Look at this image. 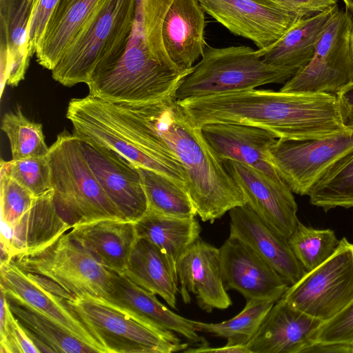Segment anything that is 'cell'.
<instances>
[{"instance_id": "1", "label": "cell", "mask_w": 353, "mask_h": 353, "mask_svg": "<svg viewBox=\"0 0 353 353\" xmlns=\"http://www.w3.org/2000/svg\"><path fill=\"white\" fill-rule=\"evenodd\" d=\"M121 119L133 143L152 158L185 168V187L196 214L213 223L245 199L223 163L193 126L175 94L145 103L118 104Z\"/></svg>"}, {"instance_id": "2", "label": "cell", "mask_w": 353, "mask_h": 353, "mask_svg": "<svg viewBox=\"0 0 353 353\" xmlns=\"http://www.w3.org/2000/svg\"><path fill=\"white\" fill-rule=\"evenodd\" d=\"M193 126L236 123L258 127L277 139H319L351 132L336 95L255 88L178 100Z\"/></svg>"}, {"instance_id": "3", "label": "cell", "mask_w": 353, "mask_h": 353, "mask_svg": "<svg viewBox=\"0 0 353 353\" xmlns=\"http://www.w3.org/2000/svg\"><path fill=\"white\" fill-rule=\"evenodd\" d=\"M172 1L137 0L123 55L108 72L90 79L88 95L114 103H145L175 94L188 74L172 61L163 41V22Z\"/></svg>"}, {"instance_id": "4", "label": "cell", "mask_w": 353, "mask_h": 353, "mask_svg": "<svg viewBox=\"0 0 353 353\" xmlns=\"http://www.w3.org/2000/svg\"><path fill=\"white\" fill-rule=\"evenodd\" d=\"M137 0H101L51 70L65 86L87 83L112 68L123 55L130 38Z\"/></svg>"}, {"instance_id": "5", "label": "cell", "mask_w": 353, "mask_h": 353, "mask_svg": "<svg viewBox=\"0 0 353 353\" xmlns=\"http://www.w3.org/2000/svg\"><path fill=\"white\" fill-rule=\"evenodd\" d=\"M47 156L57 210L71 228L103 219H122L90 169L76 134L66 131L58 134Z\"/></svg>"}, {"instance_id": "6", "label": "cell", "mask_w": 353, "mask_h": 353, "mask_svg": "<svg viewBox=\"0 0 353 353\" xmlns=\"http://www.w3.org/2000/svg\"><path fill=\"white\" fill-rule=\"evenodd\" d=\"M201 60L183 78L175 95L178 100L253 89L290 79L284 71L265 63L248 46H207Z\"/></svg>"}, {"instance_id": "7", "label": "cell", "mask_w": 353, "mask_h": 353, "mask_svg": "<svg viewBox=\"0 0 353 353\" xmlns=\"http://www.w3.org/2000/svg\"><path fill=\"white\" fill-rule=\"evenodd\" d=\"M10 261L22 270L44 277L72 296L103 298L111 271L68 232L33 250L14 255Z\"/></svg>"}, {"instance_id": "8", "label": "cell", "mask_w": 353, "mask_h": 353, "mask_svg": "<svg viewBox=\"0 0 353 353\" xmlns=\"http://www.w3.org/2000/svg\"><path fill=\"white\" fill-rule=\"evenodd\" d=\"M352 31V15L339 9L321 33L310 61L280 91L336 95L353 84Z\"/></svg>"}, {"instance_id": "9", "label": "cell", "mask_w": 353, "mask_h": 353, "mask_svg": "<svg viewBox=\"0 0 353 353\" xmlns=\"http://www.w3.org/2000/svg\"><path fill=\"white\" fill-rule=\"evenodd\" d=\"M68 302L107 353H171L188 347L142 325L101 297L72 296Z\"/></svg>"}, {"instance_id": "10", "label": "cell", "mask_w": 353, "mask_h": 353, "mask_svg": "<svg viewBox=\"0 0 353 353\" xmlns=\"http://www.w3.org/2000/svg\"><path fill=\"white\" fill-rule=\"evenodd\" d=\"M295 308L327 321L353 301V243L340 240L334 254L307 272L282 296Z\"/></svg>"}, {"instance_id": "11", "label": "cell", "mask_w": 353, "mask_h": 353, "mask_svg": "<svg viewBox=\"0 0 353 353\" xmlns=\"http://www.w3.org/2000/svg\"><path fill=\"white\" fill-rule=\"evenodd\" d=\"M353 149V132L319 139H278L270 160L292 191L307 195L310 190L337 161Z\"/></svg>"}, {"instance_id": "12", "label": "cell", "mask_w": 353, "mask_h": 353, "mask_svg": "<svg viewBox=\"0 0 353 353\" xmlns=\"http://www.w3.org/2000/svg\"><path fill=\"white\" fill-rule=\"evenodd\" d=\"M201 8L233 34L265 49L305 19L276 0H198Z\"/></svg>"}, {"instance_id": "13", "label": "cell", "mask_w": 353, "mask_h": 353, "mask_svg": "<svg viewBox=\"0 0 353 353\" xmlns=\"http://www.w3.org/2000/svg\"><path fill=\"white\" fill-rule=\"evenodd\" d=\"M0 287L46 315L98 353H107L68 302L72 296L51 281L25 272L11 261L0 264Z\"/></svg>"}, {"instance_id": "14", "label": "cell", "mask_w": 353, "mask_h": 353, "mask_svg": "<svg viewBox=\"0 0 353 353\" xmlns=\"http://www.w3.org/2000/svg\"><path fill=\"white\" fill-rule=\"evenodd\" d=\"M79 139L90 169L121 218L136 222L143 217L148 203L139 168L111 148Z\"/></svg>"}, {"instance_id": "15", "label": "cell", "mask_w": 353, "mask_h": 353, "mask_svg": "<svg viewBox=\"0 0 353 353\" xmlns=\"http://www.w3.org/2000/svg\"><path fill=\"white\" fill-rule=\"evenodd\" d=\"M223 165L245 203L287 239L300 222L292 191L281 177H272L246 164L226 160Z\"/></svg>"}, {"instance_id": "16", "label": "cell", "mask_w": 353, "mask_h": 353, "mask_svg": "<svg viewBox=\"0 0 353 353\" xmlns=\"http://www.w3.org/2000/svg\"><path fill=\"white\" fill-rule=\"evenodd\" d=\"M111 305L153 331L174 341V333L200 347L207 341L198 334L191 319L184 318L165 306L156 295L128 279L123 273L111 271L109 288L103 298Z\"/></svg>"}, {"instance_id": "17", "label": "cell", "mask_w": 353, "mask_h": 353, "mask_svg": "<svg viewBox=\"0 0 353 353\" xmlns=\"http://www.w3.org/2000/svg\"><path fill=\"white\" fill-rule=\"evenodd\" d=\"M225 290H234L246 300H279L290 285L265 261L239 239L230 235L219 248Z\"/></svg>"}, {"instance_id": "18", "label": "cell", "mask_w": 353, "mask_h": 353, "mask_svg": "<svg viewBox=\"0 0 353 353\" xmlns=\"http://www.w3.org/2000/svg\"><path fill=\"white\" fill-rule=\"evenodd\" d=\"M176 274L179 292L185 304L194 296L198 306L206 312L232 305L222 278L219 248L198 239L179 259Z\"/></svg>"}, {"instance_id": "19", "label": "cell", "mask_w": 353, "mask_h": 353, "mask_svg": "<svg viewBox=\"0 0 353 353\" xmlns=\"http://www.w3.org/2000/svg\"><path fill=\"white\" fill-rule=\"evenodd\" d=\"M230 235L250 246L290 285L307 272L288 239L264 221L247 203L229 211Z\"/></svg>"}, {"instance_id": "20", "label": "cell", "mask_w": 353, "mask_h": 353, "mask_svg": "<svg viewBox=\"0 0 353 353\" xmlns=\"http://www.w3.org/2000/svg\"><path fill=\"white\" fill-rule=\"evenodd\" d=\"M200 129L208 146L222 163L233 160L272 177H281L270 160V150L278 139L270 131L236 123H208Z\"/></svg>"}, {"instance_id": "21", "label": "cell", "mask_w": 353, "mask_h": 353, "mask_svg": "<svg viewBox=\"0 0 353 353\" xmlns=\"http://www.w3.org/2000/svg\"><path fill=\"white\" fill-rule=\"evenodd\" d=\"M324 321L295 308L283 297L248 343L250 353H303Z\"/></svg>"}, {"instance_id": "22", "label": "cell", "mask_w": 353, "mask_h": 353, "mask_svg": "<svg viewBox=\"0 0 353 353\" xmlns=\"http://www.w3.org/2000/svg\"><path fill=\"white\" fill-rule=\"evenodd\" d=\"M70 228L57 210L52 188L35 196L16 223L10 227L1 225V264L16 254L45 245Z\"/></svg>"}, {"instance_id": "23", "label": "cell", "mask_w": 353, "mask_h": 353, "mask_svg": "<svg viewBox=\"0 0 353 353\" xmlns=\"http://www.w3.org/2000/svg\"><path fill=\"white\" fill-rule=\"evenodd\" d=\"M204 10L198 0H173L163 19L165 50L180 71L188 74L205 51Z\"/></svg>"}, {"instance_id": "24", "label": "cell", "mask_w": 353, "mask_h": 353, "mask_svg": "<svg viewBox=\"0 0 353 353\" xmlns=\"http://www.w3.org/2000/svg\"><path fill=\"white\" fill-rule=\"evenodd\" d=\"M68 234L107 269L123 273L139 237L135 222L103 219L76 224Z\"/></svg>"}, {"instance_id": "25", "label": "cell", "mask_w": 353, "mask_h": 353, "mask_svg": "<svg viewBox=\"0 0 353 353\" xmlns=\"http://www.w3.org/2000/svg\"><path fill=\"white\" fill-rule=\"evenodd\" d=\"M38 0H0L1 74L17 86L24 79L30 56L28 50L30 24Z\"/></svg>"}, {"instance_id": "26", "label": "cell", "mask_w": 353, "mask_h": 353, "mask_svg": "<svg viewBox=\"0 0 353 353\" xmlns=\"http://www.w3.org/2000/svg\"><path fill=\"white\" fill-rule=\"evenodd\" d=\"M335 5L325 12L301 20L270 47L257 50L263 61L281 69L290 79L312 59L325 26L339 11Z\"/></svg>"}, {"instance_id": "27", "label": "cell", "mask_w": 353, "mask_h": 353, "mask_svg": "<svg viewBox=\"0 0 353 353\" xmlns=\"http://www.w3.org/2000/svg\"><path fill=\"white\" fill-rule=\"evenodd\" d=\"M100 1H58L35 53L39 64L50 70L54 68Z\"/></svg>"}, {"instance_id": "28", "label": "cell", "mask_w": 353, "mask_h": 353, "mask_svg": "<svg viewBox=\"0 0 353 353\" xmlns=\"http://www.w3.org/2000/svg\"><path fill=\"white\" fill-rule=\"evenodd\" d=\"M123 274L149 292L159 295L176 308L178 277L161 250L149 241L139 238Z\"/></svg>"}, {"instance_id": "29", "label": "cell", "mask_w": 353, "mask_h": 353, "mask_svg": "<svg viewBox=\"0 0 353 353\" xmlns=\"http://www.w3.org/2000/svg\"><path fill=\"white\" fill-rule=\"evenodd\" d=\"M135 225L138 237L157 246L176 274L179 259L200 238L201 231L195 217L178 218L151 211L136 221Z\"/></svg>"}, {"instance_id": "30", "label": "cell", "mask_w": 353, "mask_h": 353, "mask_svg": "<svg viewBox=\"0 0 353 353\" xmlns=\"http://www.w3.org/2000/svg\"><path fill=\"white\" fill-rule=\"evenodd\" d=\"M5 293L13 315L40 352H97L54 320L14 296Z\"/></svg>"}, {"instance_id": "31", "label": "cell", "mask_w": 353, "mask_h": 353, "mask_svg": "<svg viewBox=\"0 0 353 353\" xmlns=\"http://www.w3.org/2000/svg\"><path fill=\"white\" fill-rule=\"evenodd\" d=\"M138 168L147 196L148 211L178 218L197 215L183 185L154 170Z\"/></svg>"}, {"instance_id": "32", "label": "cell", "mask_w": 353, "mask_h": 353, "mask_svg": "<svg viewBox=\"0 0 353 353\" xmlns=\"http://www.w3.org/2000/svg\"><path fill=\"white\" fill-rule=\"evenodd\" d=\"M310 203L324 211L353 208V149L334 163L310 190Z\"/></svg>"}, {"instance_id": "33", "label": "cell", "mask_w": 353, "mask_h": 353, "mask_svg": "<svg viewBox=\"0 0 353 353\" xmlns=\"http://www.w3.org/2000/svg\"><path fill=\"white\" fill-rule=\"evenodd\" d=\"M276 302L271 299L246 300L242 311L229 320L217 323L191 322L197 332L224 338L227 345H248Z\"/></svg>"}, {"instance_id": "34", "label": "cell", "mask_w": 353, "mask_h": 353, "mask_svg": "<svg viewBox=\"0 0 353 353\" xmlns=\"http://www.w3.org/2000/svg\"><path fill=\"white\" fill-rule=\"evenodd\" d=\"M1 130L6 134L11 149L12 159H23L46 156L48 147L41 123L30 121L20 107L6 113Z\"/></svg>"}, {"instance_id": "35", "label": "cell", "mask_w": 353, "mask_h": 353, "mask_svg": "<svg viewBox=\"0 0 353 353\" xmlns=\"http://www.w3.org/2000/svg\"><path fill=\"white\" fill-rule=\"evenodd\" d=\"M288 241L295 256L307 272L329 259L340 241L332 230L314 229L301 222Z\"/></svg>"}, {"instance_id": "36", "label": "cell", "mask_w": 353, "mask_h": 353, "mask_svg": "<svg viewBox=\"0 0 353 353\" xmlns=\"http://www.w3.org/2000/svg\"><path fill=\"white\" fill-rule=\"evenodd\" d=\"M0 171L12 177L34 196L51 188V172L48 156L1 161Z\"/></svg>"}, {"instance_id": "37", "label": "cell", "mask_w": 353, "mask_h": 353, "mask_svg": "<svg viewBox=\"0 0 353 353\" xmlns=\"http://www.w3.org/2000/svg\"><path fill=\"white\" fill-rule=\"evenodd\" d=\"M0 352H40L37 345L13 315L3 289L0 288Z\"/></svg>"}, {"instance_id": "38", "label": "cell", "mask_w": 353, "mask_h": 353, "mask_svg": "<svg viewBox=\"0 0 353 353\" xmlns=\"http://www.w3.org/2000/svg\"><path fill=\"white\" fill-rule=\"evenodd\" d=\"M1 225L10 227L30 208L35 196L4 172L0 171Z\"/></svg>"}, {"instance_id": "39", "label": "cell", "mask_w": 353, "mask_h": 353, "mask_svg": "<svg viewBox=\"0 0 353 353\" xmlns=\"http://www.w3.org/2000/svg\"><path fill=\"white\" fill-rule=\"evenodd\" d=\"M352 342L353 301L332 318L324 321L314 336V343Z\"/></svg>"}, {"instance_id": "40", "label": "cell", "mask_w": 353, "mask_h": 353, "mask_svg": "<svg viewBox=\"0 0 353 353\" xmlns=\"http://www.w3.org/2000/svg\"><path fill=\"white\" fill-rule=\"evenodd\" d=\"M59 0H38L30 24L28 34V50L32 57L45 30L48 21Z\"/></svg>"}, {"instance_id": "41", "label": "cell", "mask_w": 353, "mask_h": 353, "mask_svg": "<svg viewBox=\"0 0 353 353\" xmlns=\"http://www.w3.org/2000/svg\"><path fill=\"white\" fill-rule=\"evenodd\" d=\"M288 10L308 18L325 12L338 3V0H276Z\"/></svg>"}, {"instance_id": "42", "label": "cell", "mask_w": 353, "mask_h": 353, "mask_svg": "<svg viewBox=\"0 0 353 353\" xmlns=\"http://www.w3.org/2000/svg\"><path fill=\"white\" fill-rule=\"evenodd\" d=\"M343 125L353 131V84L336 94Z\"/></svg>"}, {"instance_id": "43", "label": "cell", "mask_w": 353, "mask_h": 353, "mask_svg": "<svg viewBox=\"0 0 353 353\" xmlns=\"http://www.w3.org/2000/svg\"><path fill=\"white\" fill-rule=\"evenodd\" d=\"M303 353H352V343H314Z\"/></svg>"}, {"instance_id": "44", "label": "cell", "mask_w": 353, "mask_h": 353, "mask_svg": "<svg viewBox=\"0 0 353 353\" xmlns=\"http://www.w3.org/2000/svg\"><path fill=\"white\" fill-rule=\"evenodd\" d=\"M188 353L214 352V353H250L248 345H225L211 347L208 345L196 348H187L183 351Z\"/></svg>"}, {"instance_id": "45", "label": "cell", "mask_w": 353, "mask_h": 353, "mask_svg": "<svg viewBox=\"0 0 353 353\" xmlns=\"http://www.w3.org/2000/svg\"><path fill=\"white\" fill-rule=\"evenodd\" d=\"M349 10L353 13V0H343Z\"/></svg>"}, {"instance_id": "46", "label": "cell", "mask_w": 353, "mask_h": 353, "mask_svg": "<svg viewBox=\"0 0 353 353\" xmlns=\"http://www.w3.org/2000/svg\"><path fill=\"white\" fill-rule=\"evenodd\" d=\"M352 353H353V342L352 343Z\"/></svg>"}, {"instance_id": "47", "label": "cell", "mask_w": 353, "mask_h": 353, "mask_svg": "<svg viewBox=\"0 0 353 353\" xmlns=\"http://www.w3.org/2000/svg\"><path fill=\"white\" fill-rule=\"evenodd\" d=\"M352 46H353V31H352Z\"/></svg>"}]
</instances>
